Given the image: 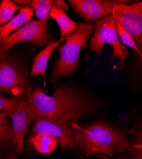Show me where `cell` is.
Returning a JSON list of instances; mask_svg holds the SVG:
<instances>
[{"instance_id":"9c48e42d","label":"cell","mask_w":142,"mask_h":159,"mask_svg":"<svg viewBox=\"0 0 142 159\" xmlns=\"http://www.w3.org/2000/svg\"><path fill=\"white\" fill-rule=\"evenodd\" d=\"M117 2L109 0H70L69 4L77 15L87 22H96L110 14Z\"/></svg>"},{"instance_id":"6da1fadb","label":"cell","mask_w":142,"mask_h":159,"mask_svg":"<svg viewBox=\"0 0 142 159\" xmlns=\"http://www.w3.org/2000/svg\"><path fill=\"white\" fill-rule=\"evenodd\" d=\"M53 96L41 87L33 89L27 102L37 117L72 125L94 114L102 104L86 90L69 84H55Z\"/></svg>"},{"instance_id":"ffe728a7","label":"cell","mask_w":142,"mask_h":159,"mask_svg":"<svg viewBox=\"0 0 142 159\" xmlns=\"http://www.w3.org/2000/svg\"><path fill=\"white\" fill-rule=\"evenodd\" d=\"M131 155L129 159H142V142L131 147Z\"/></svg>"},{"instance_id":"44dd1931","label":"cell","mask_w":142,"mask_h":159,"mask_svg":"<svg viewBox=\"0 0 142 159\" xmlns=\"http://www.w3.org/2000/svg\"><path fill=\"white\" fill-rule=\"evenodd\" d=\"M55 7L61 8L63 10L64 9L65 10H69L68 5L66 4V2H64V1H60V0H56Z\"/></svg>"},{"instance_id":"9a60e30c","label":"cell","mask_w":142,"mask_h":159,"mask_svg":"<svg viewBox=\"0 0 142 159\" xmlns=\"http://www.w3.org/2000/svg\"><path fill=\"white\" fill-rule=\"evenodd\" d=\"M28 141L37 152L42 155H48L53 152L59 143L56 137L46 134L30 136Z\"/></svg>"},{"instance_id":"e0dca14e","label":"cell","mask_w":142,"mask_h":159,"mask_svg":"<svg viewBox=\"0 0 142 159\" xmlns=\"http://www.w3.org/2000/svg\"><path fill=\"white\" fill-rule=\"evenodd\" d=\"M20 6L10 0H3L0 2V26L9 22L19 10Z\"/></svg>"},{"instance_id":"5b68a950","label":"cell","mask_w":142,"mask_h":159,"mask_svg":"<svg viewBox=\"0 0 142 159\" xmlns=\"http://www.w3.org/2000/svg\"><path fill=\"white\" fill-rule=\"evenodd\" d=\"M32 91L28 73L7 52H0V92L18 101H27Z\"/></svg>"},{"instance_id":"d6986e66","label":"cell","mask_w":142,"mask_h":159,"mask_svg":"<svg viewBox=\"0 0 142 159\" xmlns=\"http://www.w3.org/2000/svg\"><path fill=\"white\" fill-rule=\"evenodd\" d=\"M22 101L8 98L0 94V111L10 113L16 110Z\"/></svg>"},{"instance_id":"8992f818","label":"cell","mask_w":142,"mask_h":159,"mask_svg":"<svg viewBox=\"0 0 142 159\" xmlns=\"http://www.w3.org/2000/svg\"><path fill=\"white\" fill-rule=\"evenodd\" d=\"M47 20H33L8 37L0 39V52H7L12 47L19 43H30L42 47L49 42L53 41L48 30Z\"/></svg>"},{"instance_id":"5bb4252c","label":"cell","mask_w":142,"mask_h":159,"mask_svg":"<svg viewBox=\"0 0 142 159\" xmlns=\"http://www.w3.org/2000/svg\"><path fill=\"white\" fill-rule=\"evenodd\" d=\"M49 17L54 19L60 30V37L66 38L73 33L78 26V23L72 20L62 8L54 7L51 10Z\"/></svg>"},{"instance_id":"7c38bea8","label":"cell","mask_w":142,"mask_h":159,"mask_svg":"<svg viewBox=\"0 0 142 159\" xmlns=\"http://www.w3.org/2000/svg\"><path fill=\"white\" fill-rule=\"evenodd\" d=\"M66 40V38H60L57 41H51L47 43L46 48L42 50L35 57L32 68L30 72L31 76L39 75L43 76L44 83H46V73L49 58L54 50L58 48L61 43Z\"/></svg>"},{"instance_id":"ac0fdd59","label":"cell","mask_w":142,"mask_h":159,"mask_svg":"<svg viewBox=\"0 0 142 159\" xmlns=\"http://www.w3.org/2000/svg\"><path fill=\"white\" fill-rule=\"evenodd\" d=\"M117 33H118L119 39L120 42H122V43L125 47L127 46L128 47L132 48L137 52V54H138L140 56V51L135 43V42L134 41L133 38L124 30V28L117 21Z\"/></svg>"},{"instance_id":"52a82bcc","label":"cell","mask_w":142,"mask_h":159,"mask_svg":"<svg viewBox=\"0 0 142 159\" xmlns=\"http://www.w3.org/2000/svg\"><path fill=\"white\" fill-rule=\"evenodd\" d=\"M113 14L117 21L133 38L142 57V2L132 5L117 2Z\"/></svg>"},{"instance_id":"2e32d148","label":"cell","mask_w":142,"mask_h":159,"mask_svg":"<svg viewBox=\"0 0 142 159\" xmlns=\"http://www.w3.org/2000/svg\"><path fill=\"white\" fill-rule=\"evenodd\" d=\"M56 0H33L30 4L37 17L40 20H47L51 10L55 6Z\"/></svg>"},{"instance_id":"4fadbf2b","label":"cell","mask_w":142,"mask_h":159,"mask_svg":"<svg viewBox=\"0 0 142 159\" xmlns=\"http://www.w3.org/2000/svg\"><path fill=\"white\" fill-rule=\"evenodd\" d=\"M34 9L31 7H21L17 15L13 17L9 22L0 26V39H4L16 30L28 23L33 16Z\"/></svg>"},{"instance_id":"30bf717a","label":"cell","mask_w":142,"mask_h":159,"mask_svg":"<svg viewBox=\"0 0 142 159\" xmlns=\"http://www.w3.org/2000/svg\"><path fill=\"white\" fill-rule=\"evenodd\" d=\"M6 113L11 118L17 152L21 155L24 150L26 132L30 124L36 120L37 116L30 108L27 101H22L16 110Z\"/></svg>"},{"instance_id":"7402d4cb","label":"cell","mask_w":142,"mask_h":159,"mask_svg":"<svg viewBox=\"0 0 142 159\" xmlns=\"http://www.w3.org/2000/svg\"><path fill=\"white\" fill-rule=\"evenodd\" d=\"M14 2L18 3L19 5H22L23 7H29L32 1H30V0H15Z\"/></svg>"},{"instance_id":"7a4b0ae2","label":"cell","mask_w":142,"mask_h":159,"mask_svg":"<svg viewBox=\"0 0 142 159\" xmlns=\"http://www.w3.org/2000/svg\"><path fill=\"white\" fill-rule=\"evenodd\" d=\"M72 126L74 148L80 149L87 157L98 153L112 156L131 148L125 134L102 122L73 124Z\"/></svg>"},{"instance_id":"3957f363","label":"cell","mask_w":142,"mask_h":159,"mask_svg":"<svg viewBox=\"0 0 142 159\" xmlns=\"http://www.w3.org/2000/svg\"><path fill=\"white\" fill-rule=\"evenodd\" d=\"M94 31V25L78 23L77 29L66 37V43L58 48L60 57L53 64L50 81L56 84L58 78L73 75L79 68V57L81 49L87 47L90 34Z\"/></svg>"},{"instance_id":"277c9868","label":"cell","mask_w":142,"mask_h":159,"mask_svg":"<svg viewBox=\"0 0 142 159\" xmlns=\"http://www.w3.org/2000/svg\"><path fill=\"white\" fill-rule=\"evenodd\" d=\"M106 44L111 45V58H118V68L120 70H123L130 51L120 40L117 30V20L113 13L96 22L94 25V33L90 38L89 52H95L100 55L103 52V46Z\"/></svg>"},{"instance_id":"603a6c76","label":"cell","mask_w":142,"mask_h":159,"mask_svg":"<svg viewBox=\"0 0 142 159\" xmlns=\"http://www.w3.org/2000/svg\"><path fill=\"white\" fill-rule=\"evenodd\" d=\"M97 154H98V155H99L101 158H102L103 159H110L109 158L106 157V156H105L104 155H102V154H100V153H98Z\"/></svg>"},{"instance_id":"ba28073f","label":"cell","mask_w":142,"mask_h":159,"mask_svg":"<svg viewBox=\"0 0 142 159\" xmlns=\"http://www.w3.org/2000/svg\"><path fill=\"white\" fill-rule=\"evenodd\" d=\"M74 132L75 129L72 125L44 117H37L33 125L31 136L38 134L52 135L58 139L60 148L69 149L74 148Z\"/></svg>"},{"instance_id":"8fae6325","label":"cell","mask_w":142,"mask_h":159,"mask_svg":"<svg viewBox=\"0 0 142 159\" xmlns=\"http://www.w3.org/2000/svg\"><path fill=\"white\" fill-rule=\"evenodd\" d=\"M15 134L10 116L0 112V159H19Z\"/></svg>"}]
</instances>
